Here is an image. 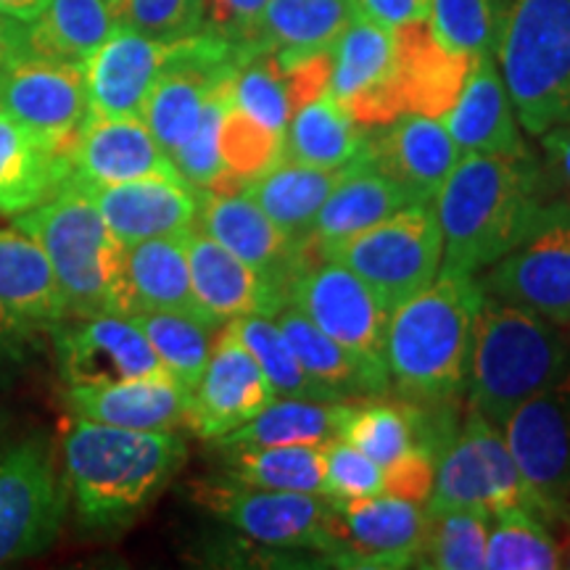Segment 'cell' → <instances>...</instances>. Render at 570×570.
I'll return each mask as SVG.
<instances>
[{
  "label": "cell",
  "instance_id": "ffe728a7",
  "mask_svg": "<svg viewBox=\"0 0 570 570\" xmlns=\"http://www.w3.org/2000/svg\"><path fill=\"white\" fill-rule=\"evenodd\" d=\"M175 46L117 24L82 63L90 117H140Z\"/></svg>",
  "mask_w": 570,
  "mask_h": 570
},
{
  "label": "cell",
  "instance_id": "d4e9b609",
  "mask_svg": "<svg viewBox=\"0 0 570 570\" xmlns=\"http://www.w3.org/2000/svg\"><path fill=\"white\" fill-rule=\"evenodd\" d=\"M190 391L169 373H154L104 386H67L63 402L71 417L130 428V431H180Z\"/></svg>",
  "mask_w": 570,
  "mask_h": 570
},
{
  "label": "cell",
  "instance_id": "8fae6325",
  "mask_svg": "<svg viewBox=\"0 0 570 570\" xmlns=\"http://www.w3.org/2000/svg\"><path fill=\"white\" fill-rule=\"evenodd\" d=\"M487 296L570 331V206L558 202L502 259L479 275Z\"/></svg>",
  "mask_w": 570,
  "mask_h": 570
},
{
  "label": "cell",
  "instance_id": "f6af8a7d",
  "mask_svg": "<svg viewBox=\"0 0 570 570\" xmlns=\"http://www.w3.org/2000/svg\"><path fill=\"white\" fill-rule=\"evenodd\" d=\"M508 0H431L428 27L449 51L494 53Z\"/></svg>",
  "mask_w": 570,
  "mask_h": 570
},
{
  "label": "cell",
  "instance_id": "ee69618b",
  "mask_svg": "<svg viewBox=\"0 0 570 570\" xmlns=\"http://www.w3.org/2000/svg\"><path fill=\"white\" fill-rule=\"evenodd\" d=\"M489 512L452 510L428 518L415 568L431 570H481L487 568Z\"/></svg>",
  "mask_w": 570,
  "mask_h": 570
},
{
  "label": "cell",
  "instance_id": "681fc988",
  "mask_svg": "<svg viewBox=\"0 0 570 570\" xmlns=\"http://www.w3.org/2000/svg\"><path fill=\"white\" fill-rule=\"evenodd\" d=\"M117 24L156 40H183L204 30V0H109Z\"/></svg>",
  "mask_w": 570,
  "mask_h": 570
},
{
  "label": "cell",
  "instance_id": "4316f807",
  "mask_svg": "<svg viewBox=\"0 0 570 570\" xmlns=\"http://www.w3.org/2000/svg\"><path fill=\"white\" fill-rule=\"evenodd\" d=\"M394 42L396 88L404 114L441 119L458 104L473 56L441 46L428 21L396 27Z\"/></svg>",
  "mask_w": 570,
  "mask_h": 570
},
{
  "label": "cell",
  "instance_id": "8992f818",
  "mask_svg": "<svg viewBox=\"0 0 570 570\" xmlns=\"http://www.w3.org/2000/svg\"><path fill=\"white\" fill-rule=\"evenodd\" d=\"M494 53L525 132L568 122L570 0H508Z\"/></svg>",
  "mask_w": 570,
  "mask_h": 570
},
{
  "label": "cell",
  "instance_id": "1f68e13d",
  "mask_svg": "<svg viewBox=\"0 0 570 570\" xmlns=\"http://www.w3.org/2000/svg\"><path fill=\"white\" fill-rule=\"evenodd\" d=\"M275 323L283 331L285 341L294 348L304 373L327 391L331 399H362L383 396L389 389L377 383L344 346L336 344L327 333L312 323L296 306L283 304L275 312Z\"/></svg>",
  "mask_w": 570,
  "mask_h": 570
},
{
  "label": "cell",
  "instance_id": "cb8c5ba5",
  "mask_svg": "<svg viewBox=\"0 0 570 570\" xmlns=\"http://www.w3.org/2000/svg\"><path fill=\"white\" fill-rule=\"evenodd\" d=\"M441 122L458 142L460 154L531 156L494 53L473 56L458 104Z\"/></svg>",
  "mask_w": 570,
  "mask_h": 570
},
{
  "label": "cell",
  "instance_id": "836d02e7",
  "mask_svg": "<svg viewBox=\"0 0 570 570\" xmlns=\"http://www.w3.org/2000/svg\"><path fill=\"white\" fill-rule=\"evenodd\" d=\"M344 402H317V399L275 396L259 415L248 420L225 436L209 441L212 449L244 446H288V444H325L338 436Z\"/></svg>",
  "mask_w": 570,
  "mask_h": 570
},
{
  "label": "cell",
  "instance_id": "c3c4849f",
  "mask_svg": "<svg viewBox=\"0 0 570 570\" xmlns=\"http://www.w3.org/2000/svg\"><path fill=\"white\" fill-rule=\"evenodd\" d=\"M230 77L212 92L196 130L183 142L180 151L173 156V164L177 173L183 175V180L198 190L217 188L225 180V164L223 156H219V125H223L225 109L230 104Z\"/></svg>",
  "mask_w": 570,
  "mask_h": 570
},
{
  "label": "cell",
  "instance_id": "60d3db41",
  "mask_svg": "<svg viewBox=\"0 0 570 570\" xmlns=\"http://www.w3.org/2000/svg\"><path fill=\"white\" fill-rule=\"evenodd\" d=\"M238 336L240 344L248 348L256 365L267 375L275 396L294 399H317V402H336L327 396L323 386H317L309 375L304 373L302 362L296 360L294 348L285 341L283 331L277 327L275 317L267 315H246L225 323Z\"/></svg>",
  "mask_w": 570,
  "mask_h": 570
},
{
  "label": "cell",
  "instance_id": "e0dca14e",
  "mask_svg": "<svg viewBox=\"0 0 570 570\" xmlns=\"http://www.w3.org/2000/svg\"><path fill=\"white\" fill-rule=\"evenodd\" d=\"M275 399L267 375L230 327L223 325L202 377L188 394L185 428L214 441L259 415Z\"/></svg>",
  "mask_w": 570,
  "mask_h": 570
},
{
  "label": "cell",
  "instance_id": "db71d44e",
  "mask_svg": "<svg viewBox=\"0 0 570 570\" xmlns=\"http://www.w3.org/2000/svg\"><path fill=\"white\" fill-rule=\"evenodd\" d=\"M541 138V169H544L547 183L558 202L570 206V119L562 125H554Z\"/></svg>",
  "mask_w": 570,
  "mask_h": 570
},
{
  "label": "cell",
  "instance_id": "603a6c76",
  "mask_svg": "<svg viewBox=\"0 0 570 570\" xmlns=\"http://www.w3.org/2000/svg\"><path fill=\"white\" fill-rule=\"evenodd\" d=\"M82 190L125 246L148 238H173L196 227L198 188L183 177H142Z\"/></svg>",
  "mask_w": 570,
  "mask_h": 570
},
{
  "label": "cell",
  "instance_id": "5bb4252c",
  "mask_svg": "<svg viewBox=\"0 0 570 570\" xmlns=\"http://www.w3.org/2000/svg\"><path fill=\"white\" fill-rule=\"evenodd\" d=\"M333 502L327 566L415 568L423 550L428 515L423 504L391 494Z\"/></svg>",
  "mask_w": 570,
  "mask_h": 570
},
{
  "label": "cell",
  "instance_id": "30bf717a",
  "mask_svg": "<svg viewBox=\"0 0 570 570\" xmlns=\"http://www.w3.org/2000/svg\"><path fill=\"white\" fill-rule=\"evenodd\" d=\"M533 510L550 529L570 523V370L502 425Z\"/></svg>",
  "mask_w": 570,
  "mask_h": 570
},
{
  "label": "cell",
  "instance_id": "52a82bcc",
  "mask_svg": "<svg viewBox=\"0 0 570 570\" xmlns=\"http://www.w3.org/2000/svg\"><path fill=\"white\" fill-rule=\"evenodd\" d=\"M320 259L352 269L394 312L436 281L444 262V233L433 204H407L367 230L325 248Z\"/></svg>",
  "mask_w": 570,
  "mask_h": 570
},
{
  "label": "cell",
  "instance_id": "d590c367",
  "mask_svg": "<svg viewBox=\"0 0 570 570\" xmlns=\"http://www.w3.org/2000/svg\"><path fill=\"white\" fill-rule=\"evenodd\" d=\"M341 175H344V167L320 169L309 164L281 161L269 173L246 183L244 194L259 204V209L277 227L304 244L317 212L323 209L325 198L336 188Z\"/></svg>",
  "mask_w": 570,
  "mask_h": 570
},
{
  "label": "cell",
  "instance_id": "9a60e30c",
  "mask_svg": "<svg viewBox=\"0 0 570 570\" xmlns=\"http://www.w3.org/2000/svg\"><path fill=\"white\" fill-rule=\"evenodd\" d=\"M331 92L365 130L394 122L404 114L396 88L394 30L377 21L354 17L331 48Z\"/></svg>",
  "mask_w": 570,
  "mask_h": 570
},
{
  "label": "cell",
  "instance_id": "83f0119b",
  "mask_svg": "<svg viewBox=\"0 0 570 570\" xmlns=\"http://www.w3.org/2000/svg\"><path fill=\"white\" fill-rule=\"evenodd\" d=\"M0 312L27 331H51L71 317L51 259L38 240L17 225L0 227Z\"/></svg>",
  "mask_w": 570,
  "mask_h": 570
},
{
  "label": "cell",
  "instance_id": "f5cc1de1",
  "mask_svg": "<svg viewBox=\"0 0 570 570\" xmlns=\"http://www.w3.org/2000/svg\"><path fill=\"white\" fill-rule=\"evenodd\" d=\"M436 479V460L423 449H410L407 454L383 468V494L407 499V502H428Z\"/></svg>",
  "mask_w": 570,
  "mask_h": 570
},
{
  "label": "cell",
  "instance_id": "4dcf8cb0",
  "mask_svg": "<svg viewBox=\"0 0 570 570\" xmlns=\"http://www.w3.org/2000/svg\"><path fill=\"white\" fill-rule=\"evenodd\" d=\"M370 148V130L356 125L331 92L291 114L285 127L283 161L341 169Z\"/></svg>",
  "mask_w": 570,
  "mask_h": 570
},
{
  "label": "cell",
  "instance_id": "5b68a950",
  "mask_svg": "<svg viewBox=\"0 0 570 570\" xmlns=\"http://www.w3.org/2000/svg\"><path fill=\"white\" fill-rule=\"evenodd\" d=\"M51 259L71 317L130 315L125 244L80 185H61L51 198L13 217Z\"/></svg>",
  "mask_w": 570,
  "mask_h": 570
},
{
  "label": "cell",
  "instance_id": "f1b7e54d",
  "mask_svg": "<svg viewBox=\"0 0 570 570\" xmlns=\"http://www.w3.org/2000/svg\"><path fill=\"white\" fill-rule=\"evenodd\" d=\"M125 285L130 315L183 312V315L204 317L190 285L183 235L148 238L125 246Z\"/></svg>",
  "mask_w": 570,
  "mask_h": 570
},
{
  "label": "cell",
  "instance_id": "7402d4cb",
  "mask_svg": "<svg viewBox=\"0 0 570 570\" xmlns=\"http://www.w3.org/2000/svg\"><path fill=\"white\" fill-rule=\"evenodd\" d=\"M370 156L412 202L433 204L462 154L441 119L402 114L370 130Z\"/></svg>",
  "mask_w": 570,
  "mask_h": 570
},
{
  "label": "cell",
  "instance_id": "6da1fadb",
  "mask_svg": "<svg viewBox=\"0 0 570 570\" xmlns=\"http://www.w3.org/2000/svg\"><path fill=\"white\" fill-rule=\"evenodd\" d=\"M558 204L531 156L462 154L433 209L444 233L441 269L481 275Z\"/></svg>",
  "mask_w": 570,
  "mask_h": 570
},
{
  "label": "cell",
  "instance_id": "4fadbf2b",
  "mask_svg": "<svg viewBox=\"0 0 570 570\" xmlns=\"http://www.w3.org/2000/svg\"><path fill=\"white\" fill-rule=\"evenodd\" d=\"M0 111L67 156L88 117L82 63L19 53L0 67Z\"/></svg>",
  "mask_w": 570,
  "mask_h": 570
},
{
  "label": "cell",
  "instance_id": "bcb514c9",
  "mask_svg": "<svg viewBox=\"0 0 570 570\" xmlns=\"http://www.w3.org/2000/svg\"><path fill=\"white\" fill-rule=\"evenodd\" d=\"M230 101L269 130L285 135L291 122V101L283 71L267 51H244L230 77Z\"/></svg>",
  "mask_w": 570,
  "mask_h": 570
},
{
  "label": "cell",
  "instance_id": "11a10c76",
  "mask_svg": "<svg viewBox=\"0 0 570 570\" xmlns=\"http://www.w3.org/2000/svg\"><path fill=\"white\" fill-rule=\"evenodd\" d=\"M352 3L356 13L389 27V30L428 21V9H431V0H352Z\"/></svg>",
  "mask_w": 570,
  "mask_h": 570
},
{
  "label": "cell",
  "instance_id": "6f0895ef",
  "mask_svg": "<svg viewBox=\"0 0 570 570\" xmlns=\"http://www.w3.org/2000/svg\"><path fill=\"white\" fill-rule=\"evenodd\" d=\"M19 53H24V27L17 19L0 17V67Z\"/></svg>",
  "mask_w": 570,
  "mask_h": 570
},
{
  "label": "cell",
  "instance_id": "3957f363",
  "mask_svg": "<svg viewBox=\"0 0 570 570\" xmlns=\"http://www.w3.org/2000/svg\"><path fill=\"white\" fill-rule=\"evenodd\" d=\"M483 288L479 275L441 269L428 288L391 312L389 381L415 404H460Z\"/></svg>",
  "mask_w": 570,
  "mask_h": 570
},
{
  "label": "cell",
  "instance_id": "7bdbcfd3",
  "mask_svg": "<svg viewBox=\"0 0 570 570\" xmlns=\"http://www.w3.org/2000/svg\"><path fill=\"white\" fill-rule=\"evenodd\" d=\"M452 510H479L494 512V494L483 468L479 449L465 431H458L436 462V479H433L431 497L425 502V515H441Z\"/></svg>",
  "mask_w": 570,
  "mask_h": 570
},
{
  "label": "cell",
  "instance_id": "7a4b0ae2",
  "mask_svg": "<svg viewBox=\"0 0 570 570\" xmlns=\"http://www.w3.org/2000/svg\"><path fill=\"white\" fill-rule=\"evenodd\" d=\"M188 460L177 431L71 417L63 433V483L85 529L114 531L140 515Z\"/></svg>",
  "mask_w": 570,
  "mask_h": 570
},
{
  "label": "cell",
  "instance_id": "8d00e7d4",
  "mask_svg": "<svg viewBox=\"0 0 570 570\" xmlns=\"http://www.w3.org/2000/svg\"><path fill=\"white\" fill-rule=\"evenodd\" d=\"M223 462V475L256 489L302 491L327 497L325 444L214 449Z\"/></svg>",
  "mask_w": 570,
  "mask_h": 570
},
{
  "label": "cell",
  "instance_id": "b9f144b4",
  "mask_svg": "<svg viewBox=\"0 0 570 570\" xmlns=\"http://www.w3.org/2000/svg\"><path fill=\"white\" fill-rule=\"evenodd\" d=\"M285 135L269 130L233 101L227 104L219 125V156L225 164V180L206 190H244L246 183L256 180L283 161Z\"/></svg>",
  "mask_w": 570,
  "mask_h": 570
},
{
  "label": "cell",
  "instance_id": "816d5d0a",
  "mask_svg": "<svg viewBox=\"0 0 570 570\" xmlns=\"http://www.w3.org/2000/svg\"><path fill=\"white\" fill-rule=\"evenodd\" d=\"M267 3L269 0H204V32L233 42L240 51H252Z\"/></svg>",
  "mask_w": 570,
  "mask_h": 570
},
{
  "label": "cell",
  "instance_id": "2e32d148",
  "mask_svg": "<svg viewBox=\"0 0 570 570\" xmlns=\"http://www.w3.org/2000/svg\"><path fill=\"white\" fill-rule=\"evenodd\" d=\"M51 336L67 386H104L167 373L130 315L67 317L51 327Z\"/></svg>",
  "mask_w": 570,
  "mask_h": 570
},
{
  "label": "cell",
  "instance_id": "ac0fdd59",
  "mask_svg": "<svg viewBox=\"0 0 570 570\" xmlns=\"http://www.w3.org/2000/svg\"><path fill=\"white\" fill-rule=\"evenodd\" d=\"M196 227L269 277L283 296L312 259L302 240L277 227L244 190H198Z\"/></svg>",
  "mask_w": 570,
  "mask_h": 570
},
{
  "label": "cell",
  "instance_id": "91938a15",
  "mask_svg": "<svg viewBox=\"0 0 570 570\" xmlns=\"http://www.w3.org/2000/svg\"><path fill=\"white\" fill-rule=\"evenodd\" d=\"M566 533H562L560 544H562V568H570V523L562 529Z\"/></svg>",
  "mask_w": 570,
  "mask_h": 570
},
{
  "label": "cell",
  "instance_id": "e575fe53",
  "mask_svg": "<svg viewBox=\"0 0 570 570\" xmlns=\"http://www.w3.org/2000/svg\"><path fill=\"white\" fill-rule=\"evenodd\" d=\"M117 30L109 0H48L24 27V53L85 63Z\"/></svg>",
  "mask_w": 570,
  "mask_h": 570
},
{
  "label": "cell",
  "instance_id": "680465c9",
  "mask_svg": "<svg viewBox=\"0 0 570 570\" xmlns=\"http://www.w3.org/2000/svg\"><path fill=\"white\" fill-rule=\"evenodd\" d=\"M48 0H0V17L17 19L21 24L32 21L38 13L46 9Z\"/></svg>",
  "mask_w": 570,
  "mask_h": 570
},
{
  "label": "cell",
  "instance_id": "f35d334b",
  "mask_svg": "<svg viewBox=\"0 0 570 570\" xmlns=\"http://www.w3.org/2000/svg\"><path fill=\"white\" fill-rule=\"evenodd\" d=\"M130 317L146 333L161 367L188 391L194 389L209 362L223 325L198 315H183V312H140Z\"/></svg>",
  "mask_w": 570,
  "mask_h": 570
},
{
  "label": "cell",
  "instance_id": "d6986e66",
  "mask_svg": "<svg viewBox=\"0 0 570 570\" xmlns=\"http://www.w3.org/2000/svg\"><path fill=\"white\" fill-rule=\"evenodd\" d=\"M67 183L82 188L142 177H183L140 117L88 114L67 151Z\"/></svg>",
  "mask_w": 570,
  "mask_h": 570
},
{
  "label": "cell",
  "instance_id": "ab89813d",
  "mask_svg": "<svg viewBox=\"0 0 570 570\" xmlns=\"http://www.w3.org/2000/svg\"><path fill=\"white\" fill-rule=\"evenodd\" d=\"M491 570H552L562 568V544L544 520L531 510L512 508L491 515L487 539Z\"/></svg>",
  "mask_w": 570,
  "mask_h": 570
},
{
  "label": "cell",
  "instance_id": "7c38bea8",
  "mask_svg": "<svg viewBox=\"0 0 570 570\" xmlns=\"http://www.w3.org/2000/svg\"><path fill=\"white\" fill-rule=\"evenodd\" d=\"M67 499L46 441L11 446L0 458V566L46 552L59 537Z\"/></svg>",
  "mask_w": 570,
  "mask_h": 570
},
{
  "label": "cell",
  "instance_id": "277c9868",
  "mask_svg": "<svg viewBox=\"0 0 570 570\" xmlns=\"http://www.w3.org/2000/svg\"><path fill=\"white\" fill-rule=\"evenodd\" d=\"M570 370L566 331L529 309L483 296L468 362V407L502 428L512 412Z\"/></svg>",
  "mask_w": 570,
  "mask_h": 570
},
{
  "label": "cell",
  "instance_id": "ba28073f",
  "mask_svg": "<svg viewBox=\"0 0 570 570\" xmlns=\"http://www.w3.org/2000/svg\"><path fill=\"white\" fill-rule=\"evenodd\" d=\"M285 304L304 312L377 383L391 389L386 367L391 312L360 275L333 259H309L285 291Z\"/></svg>",
  "mask_w": 570,
  "mask_h": 570
},
{
  "label": "cell",
  "instance_id": "7dc6e473",
  "mask_svg": "<svg viewBox=\"0 0 570 570\" xmlns=\"http://www.w3.org/2000/svg\"><path fill=\"white\" fill-rule=\"evenodd\" d=\"M462 431L468 433L470 441H473V446L479 449L483 468H487L491 494H494V512L523 508L537 515L529 487H525L523 473H520L518 462L512 458L510 444L508 439H504L502 428L491 423L489 417H483L479 410L468 407L465 417H462ZM494 512H491V515H494Z\"/></svg>",
  "mask_w": 570,
  "mask_h": 570
},
{
  "label": "cell",
  "instance_id": "f546056e",
  "mask_svg": "<svg viewBox=\"0 0 570 570\" xmlns=\"http://www.w3.org/2000/svg\"><path fill=\"white\" fill-rule=\"evenodd\" d=\"M67 156L0 111V214L19 217L67 183Z\"/></svg>",
  "mask_w": 570,
  "mask_h": 570
},
{
  "label": "cell",
  "instance_id": "484cf974",
  "mask_svg": "<svg viewBox=\"0 0 570 570\" xmlns=\"http://www.w3.org/2000/svg\"><path fill=\"white\" fill-rule=\"evenodd\" d=\"M407 204L415 202L386 173L375 167L367 148V154L346 164L336 188L331 190L323 209L317 212L315 223L304 238L306 254L312 259H320L325 248L352 238L354 233L367 230Z\"/></svg>",
  "mask_w": 570,
  "mask_h": 570
},
{
  "label": "cell",
  "instance_id": "44dd1931",
  "mask_svg": "<svg viewBox=\"0 0 570 570\" xmlns=\"http://www.w3.org/2000/svg\"><path fill=\"white\" fill-rule=\"evenodd\" d=\"M183 246L194 296L204 317L212 323L225 325L246 315L275 317V312L285 304L283 291L269 277L227 252L198 227L183 235Z\"/></svg>",
  "mask_w": 570,
  "mask_h": 570
},
{
  "label": "cell",
  "instance_id": "9f6ffc18",
  "mask_svg": "<svg viewBox=\"0 0 570 570\" xmlns=\"http://www.w3.org/2000/svg\"><path fill=\"white\" fill-rule=\"evenodd\" d=\"M30 333L24 325H19L17 320H11L6 312H0V365L6 362H17L24 354Z\"/></svg>",
  "mask_w": 570,
  "mask_h": 570
},
{
  "label": "cell",
  "instance_id": "74e56055",
  "mask_svg": "<svg viewBox=\"0 0 570 570\" xmlns=\"http://www.w3.org/2000/svg\"><path fill=\"white\" fill-rule=\"evenodd\" d=\"M338 439H346L377 465L391 462L417 446V410L407 399L362 396L346 399Z\"/></svg>",
  "mask_w": 570,
  "mask_h": 570
},
{
  "label": "cell",
  "instance_id": "9c48e42d",
  "mask_svg": "<svg viewBox=\"0 0 570 570\" xmlns=\"http://www.w3.org/2000/svg\"><path fill=\"white\" fill-rule=\"evenodd\" d=\"M194 499L262 547L312 550L323 560L331 550V497L256 489L219 475L217 481L194 483Z\"/></svg>",
  "mask_w": 570,
  "mask_h": 570
},
{
  "label": "cell",
  "instance_id": "d6a6232c",
  "mask_svg": "<svg viewBox=\"0 0 570 570\" xmlns=\"http://www.w3.org/2000/svg\"><path fill=\"white\" fill-rule=\"evenodd\" d=\"M352 17V0H269L252 51L275 56L331 51Z\"/></svg>",
  "mask_w": 570,
  "mask_h": 570
},
{
  "label": "cell",
  "instance_id": "f907efd6",
  "mask_svg": "<svg viewBox=\"0 0 570 570\" xmlns=\"http://www.w3.org/2000/svg\"><path fill=\"white\" fill-rule=\"evenodd\" d=\"M325 487L338 502L383 494V468L346 439L325 441Z\"/></svg>",
  "mask_w": 570,
  "mask_h": 570
}]
</instances>
